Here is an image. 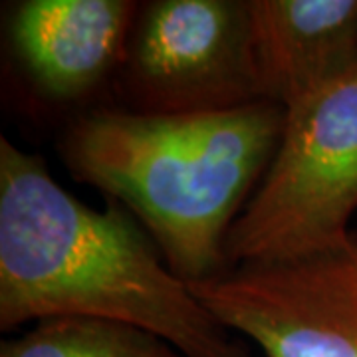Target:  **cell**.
Masks as SVG:
<instances>
[{"mask_svg":"<svg viewBox=\"0 0 357 357\" xmlns=\"http://www.w3.org/2000/svg\"><path fill=\"white\" fill-rule=\"evenodd\" d=\"M159 252L123 204L89 208L42 157L0 137V330L105 319L155 333L183 357H250Z\"/></svg>","mask_w":357,"mask_h":357,"instance_id":"cell-1","label":"cell"},{"mask_svg":"<svg viewBox=\"0 0 357 357\" xmlns=\"http://www.w3.org/2000/svg\"><path fill=\"white\" fill-rule=\"evenodd\" d=\"M286 107L255 102L206 114L98 109L60 141L70 175L121 203L187 284L230 268L227 238L272 163Z\"/></svg>","mask_w":357,"mask_h":357,"instance_id":"cell-2","label":"cell"},{"mask_svg":"<svg viewBox=\"0 0 357 357\" xmlns=\"http://www.w3.org/2000/svg\"><path fill=\"white\" fill-rule=\"evenodd\" d=\"M357 211V70L286 107L266 175L230 227V268L312 255Z\"/></svg>","mask_w":357,"mask_h":357,"instance_id":"cell-3","label":"cell"},{"mask_svg":"<svg viewBox=\"0 0 357 357\" xmlns=\"http://www.w3.org/2000/svg\"><path fill=\"white\" fill-rule=\"evenodd\" d=\"M114 86L131 114H206L262 102L248 0L141 2Z\"/></svg>","mask_w":357,"mask_h":357,"instance_id":"cell-4","label":"cell"},{"mask_svg":"<svg viewBox=\"0 0 357 357\" xmlns=\"http://www.w3.org/2000/svg\"><path fill=\"white\" fill-rule=\"evenodd\" d=\"M266 357H357V234L312 255L248 262L189 284Z\"/></svg>","mask_w":357,"mask_h":357,"instance_id":"cell-5","label":"cell"},{"mask_svg":"<svg viewBox=\"0 0 357 357\" xmlns=\"http://www.w3.org/2000/svg\"><path fill=\"white\" fill-rule=\"evenodd\" d=\"M139 6L133 0H28L14 13V48L48 96L76 100L114 76Z\"/></svg>","mask_w":357,"mask_h":357,"instance_id":"cell-6","label":"cell"},{"mask_svg":"<svg viewBox=\"0 0 357 357\" xmlns=\"http://www.w3.org/2000/svg\"><path fill=\"white\" fill-rule=\"evenodd\" d=\"M256 79L282 107L357 70V0H248Z\"/></svg>","mask_w":357,"mask_h":357,"instance_id":"cell-7","label":"cell"},{"mask_svg":"<svg viewBox=\"0 0 357 357\" xmlns=\"http://www.w3.org/2000/svg\"><path fill=\"white\" fill-rule=\"evenodd\" d=\"M0 357H183L163 337L135 326L89 318L36 321L0 344Z\"/></svg>","mask_w":357,"mask_h":357,"instance_id":"cell-8","label":"cell"}]
</instances>
